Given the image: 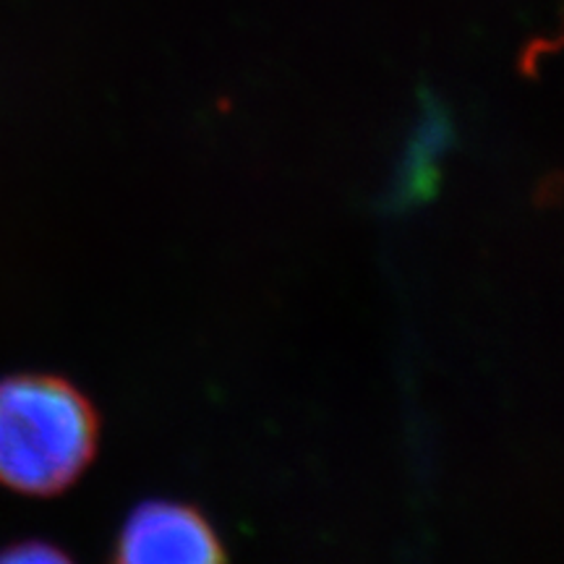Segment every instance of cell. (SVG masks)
I'll list each match as a JSON object with an SVG mask.
<instances>
[{"mask_svg": "<svg viewBox=\"0 0 564 564\" xmlns=\"http://www.w3.org/2000/svg\"><path fill=\"white\" fill-rule=\"evenodd\" d=\"M100 444V415L68 379H0V486L55 497L79 481Z\"/></svg>", "mask_w": 564, "mask_h": 564, "instance_id": "6da1fadb", "label": "cell"}, {"mask_svg": "<svg viewBox=\"0 0 564 564\" xmlns=\"http://www.w3.org/2000/svg\"><path fill=\"white\" fill-rule=\"evenodd\" d=\"M225 556L223 539L196 507L160 499L131 512L116 544L123 564H215Z\"/></svg>", "mask_w": 564, "mask_h": 564, "instance_id": "7a4b0ae2", "label": "cell"}, {"mask_svg": "<svg viewBox=\"0 0 564 564\" xmlns=\"http://www.w3.org/2000/svg\"><path fill=\"white\" fill-rule=\"evenodd\" d=\"M34 556V560H66V554H61L58 549L51 546H34L32 552H24V549H13V552L3 554V560H13V562H24Z\"/></svg>", "mask_w": 564, "mask_h": 564, "instance_id": "3957f363", "label": "cell"}]
</instances>
